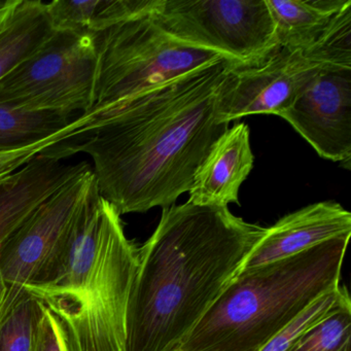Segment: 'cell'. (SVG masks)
I'll return each mask as SVG.
<instances>
[{
    "label": "cell",
    "mask_w": 351,
    "mask_h": 351,
    "mask_svg": "<svg viewBox=\"0 0 351 351\" xmlns=\"http://www.w3.org/2000/svg\"><path fill=\"white\" fill-rule=\"evenodd\" d=\"M234 63L219 59L141 94L45 154L89 155L100 195L121 215L172 206L229 129L217 119L215 99Z\"/></svg>",
    "instance_id": "obj_1"
},
{
    "label": "cell",
    "mask_w": 351,
    "mask_h": 351,
    "mask_svg": "<svg viewBox=\"0 0 351 351\" xmlns=\"http://www.w3.org/2000/svg\"><path fill=\"white\" fill-rule=\"evenodd\" d=\"M266 230L228 207L188 201L164 208L157 229L138 248L126 351L178 350Z\"/></svg>",
    "instance_id": "obj_2"
},
{
    "label": "cell",
    "mask_w": 351,
    "mask_h": 351,
    "mask_svg": "<svg viewBox=\"0 0 351 351\" xmlns=\"http://www.w3.org/2000/svg\"><path fill=\"white\" fill-rule=\"evenodd\" d=\"M137 267L138 247L95 182L54 262L26 293L58 318L67 351H126Z\"/></svg>",
    "instance_id": "obj_3"
},
{
    "label": "cell",
    "mask_w": 351,
    "mask_h": 351,
    "mask_svg": "<svg viewBox=\"0 0 351 351\" xmlns=\"http://www.w3.org/2000/svg\"><path fill=\"white\" fill-rule=\"evenodd\" d=\"M350 235L241 270L180 351H260L318 298L338 289Z\"/></svg>",
    "instance_id": "obj_4"
},
{
    "label": "cell",
    "mask_w": 351,
    "mask_h": 351,
    "mask_svg": "<svg viewBox=\"0 0 351 351\" xmlns=\"http://www.w3.org/2000/svg\"><path fill=\"white\" fill-rule=\"evenodd\" d=\"M96 44L93 104L85 114L89 122L141 94L226 58L172 38L152 13L96 34Z\"/></svg>",
    "instance_id": "obj_5"
},
{
    "label": "cell",
    "mask_w": 351,
    "mask_h": 351,
    "mask_svg": "<svg viewBox=\"0 0 351 351\" xmlns=\"http://www.w3.org/2000/svg\"><path fill=\"white\" fill-rule=\"evenodd\" d=\"M338 61H351V3L309 48H275L258 64L234 63L217 88V119L230 124L254 114L279 117L322 66Z\"/></svg>",
    "instance_id": "obj_6"
},
{
    "label": "cell",
    "mask_w": 351,
    "mask_h": 351,
    "mask_svg": "<svg viewBox=\"0 0 351 351\" xmlns=\"http://www.w3.org/2000/svg\"><path fill=\"white\" fill-rule=\"evenodd\" d=\"M96 71L95 34L54 32L0 80V104L30 112L85 116L93 104Z\"/></svg>",
    "instance_id": "obj_7"
},
{
    "label": "cell",
    "mask_w": 351,
    "mask_h": 351,
    "mask_svg": "<svg viewBox=\"0 0 351 351\" xmlns=\"http://www.w3.org/2000/svg\"><path fill=\"white\" fill-rule=\"evenodd\" d=\"M152 16L176 40L237 64H258L275 49L266 0H158Z\"/></svg>",
    "instance_id": "obj_8"
},
{
    "label": "cell",
    "mask_w": 351,
    "mask_h": 351,
    "mask_svg": "<svg viewBox=\"0 0 351 351\" xmlns=\"http://www.w3.org/2000/svg\"><path fill=\"white\" fill-rule=\"evenodd\" d=\"M88 166L47 199L0 252V322L42 278L69 235L75 215L95 184Z\"/></svg>",
    "instance_id": "obj_9"
},
{
    "label": "cell",
    "mask_w": 351,
    "mask_h": 351,
    "mask_svg": "<svg viewBox=\"0 0 351 351\" xmlns=\"http://www.w3.org/2000/svg\"><path fill=\"white\" fill-rule=\"evenodd\" d=\"M279 117L320 157L350 169L351 61L322 66Z\"/></svg>",
    "instance_id": "obj_10"
},
{
    "label": "cell",
    "mask_w": 351,
    "mask_h": 351,
    "mask_svg": "<svg viewBox=\"0 0 351 351\" xmlns=\"http://www.w3.org/2000/svg\"><path fill=\"white\" fill-rule=\"evenodd\" d=\"M346 235H351V213L342 205L334 201L308 205L267 228L240 271L295 256Z\"/></svg>",
    "instance_id": "obj_11"
},
{
    "label": "cell",
    "mask_w": 351,
    "mask_h": 351,
    "mask_svg": "<svg viewBox=\"0 0 351 351\" xmlns=\"http://www.w3.org/2000/svg\"><path fill=\"white\" fill-rule=\"evenodd\" d=\"M88 166L43 153L0 182V252L47 199Z\"/></svg>",
    "instance_id": "obj_12"
},
{
    "label": "cell",
    "mask_w": 351,
    "mask_h": 351,
    "mask_svg": "<svg viewBox=\"0 0 351 351\" xmlns=\"http://www.w3.org/2000/svg\"><path fill=\"white\" fill-rule=\"evenodd\" d=\"M250 128L244 123L228 129L199 167L189 202L228 207L239 204V189L254 168Z\"/></svg>",
    "instance_id": "obj_13"
},
{
    "label": "cell",
    "mask_w": 351,
    "mask_h": 351,
    "mask_svg": "<svg viewBox=\"0 0 351 351\" xmlns=\"http://www.w3.org/2000/svg\"><path fill=\"white\" fill-rule=\"evenodd\" d=\"M350 0H266L274 23L275 48L311 47Z\"/></svg>",
    "instance_id": "obj_14"
},
{
    "label": "cell",
    "mask_w": 351,
    "mask_h": 351,
    "mask_svg": "<svg viewBox=\"0 0 351 351\" xmlns=\"http://www.w3.org/2000/svg\"><path fill=\"white\" fill-rule=\"evenodd\" d=\"M53 32L46 3L14 0L0 18V80L38 51Z\"/></svg>",
    "instance_id": "obj_15"
},
{
    "label": "cell",
    "mask_w": 351,
    "mask_h": 351,
    "mask_svg": "<svg viewBox=\"0 0 351 351\" xmlns=\"http://www.w3.org/2000/svg\"><path fill=\"white\" fill-rule=\"evenodd\" d=\"M158 0H55L46 3L54 32L98 34L135 16L153 13Z\"/></svg>",
    "instance_id": "obj_16"
},
{
    "label": "cell",
    "mask_w": 351,
    "mask_h": 351,
    "mask_svg": "<svg viewBox=\"0 0 351 351\" xmlns=\"http://www.w3.org/2000/svg\"><path fill=\"white\" fill-rule=\"evenodd\" d=\"M87 124L85 116L30 112L0 104V153L24 149Z\"/></svg>",
    "instance_id": "obj_17"
},
{
    "label": "cell",
    "mask_w": 351,
    "mask_h": 351,
    "mask_svg": "<svg viewBox=\"0 0 351 351\" xmlns=\"http://www.w3.org/2000/svg\"><path fill=\"white\" fill-rule=\"evenodd\" d=\"M287 351H351V300L347 289L332 310Z\"/></svg>",
    "instance_id": "obj_18"
},
{
    "label": "cell",
    "mask_w": 351,
    "mask_h": 351,
    "mask_svg": "<svg viewBox=\"0 0 351 351\" xmlns=\"http://www.w3.org/2000/svg\"><path fill=\"white\" fill-rule=\"evenodd\" d=\"M45 306L24 297L0 322V351H38V328Z\"/></svg>",
    "instance_id": "obj_19"
},
{
    "label": "cell",
    "mask_w": 351,
    "mask_h": 351,
    "mask_svg": "<svg viewBox=\"0 0 351 351\" xmlns=\"http://www.w3.org/2000/svg\"><path fill=\"white\" fill-rule=\"evenodd\" d=\"M347 287H339L335 291L318 298L295 319L277 332L260 351H287L295 341L308 328L317 324L334 307Z\"/></svg>",
    "instance_id": "obj_20"
},
{
    "label": "cell",
    "mask_w": 351,
    "mask_h": 351,
    "mask_svg": "<svg viewBox=\"0 0 351 351\" xmlns=\"http://www.w3.org/2000/svg\"><path fill=\"white\" fill-rule=\"evenodd\" d=\"M79 129L75 128L65 131V132L55 135V136L51 137V138L40 141V143L30 145V147H24V149L0 153V182H3L8 176H11L14 172L23 167L28 162L34 159L36 156L45 153L47 149L55 147L58 143L75 136Z\"/></svg>",
    "instance_id": "obj_21"
},
{
    "label": "cell",
    "mask_w": 351,
    "mask_h": 351,
    "mask_svg": "<svg viewBox=\"0 0 351 351\" xmlns=\"http://www.w3.org/2000/svg\"><path fill=\"white\" fill-rule=\"evenodd\" d=\"M38 351H67L60 322L46 306L38 328Z\"/></svg>",
    "instance_id": "obj_22"
},
{
    "label": "cell",
    "mask_w": 351,
    "mask_h": 351,
    "mask_svg": "<svg viewBox=\"0 0 351 351\" xmlns=\"http://www.w3.org/2000/svg\"><path fill=\"white\" fill-rule=\"evenodd\" d=\"M14 0H0V17L13 5Z\"/></svg>",
    "instance_id": "obj_23"
},
{
    "label": "cell",
    "mask_w": 351,
    "mask_h": 351,
    "mask_svg": "<svg viewBox=\"0 0 351 351\" xmlns=\"http://www.w3.org/2000/svg\"><path fill=\"white\" fill-rule=\"evenodd\" d=\"M1 17H3V16H1ZM1 17H0V18H1Z\"/></svg>",
    "instance_id": "obj_24"
},
{
    "label": "cell",
    "mask_w": 351,
    "mask_h": 351,
    "mask_svg": "<svg viewBox=\"0 0 351 351\" xmlns=\"http://www.w3.org/2000/svg\"><path fill=\"white\" fill-rule=\"evenodd\" d=\"M176 351H180V350H176Z\"/></svg>",
    "instance_id": "obj_25"
}]
</instances>
